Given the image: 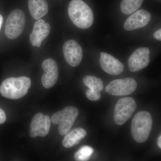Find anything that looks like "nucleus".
Masks as SVG:
<instances>
[{
    "label": "nucleus",
    "instance_id": "nucleus-24",
    "mask_svg": "<svg viewBox=\"0 0 161 161\" xmlns=\"http://www.w3.org/2000/svg\"><path fill=\"white\" fill-rule=\"evenodd\" d=\"M3 17L2 16V15L0 14V30H1V27H2V25H3Z\"/></svg>",
    "mask_w": 161,
    "mask_h": 161
},
{
    "label": "nucleus",
    "instance_id": "nucleus-20",
    "mask_svg": "<svg viewBox=\"0 0 161 161\" xmlns=\"http://www.w3.org/2000/svg\"><path fill=\"white\" fill-rule=\"evenodd\" d=\"M86 96L87 98L92 101L99 100L101 98L100 92L98 91H94V90H92L90 89L88 90L86 92Z\"/></svg>",
    "mask_w": 161,
    "mask_h": 161
},
{
    "label": "nucleus",
    "instance_id": "nucleus-7",
    "mask_svg": "<svg viewBox=\"0 0 161 161\" xmlns=\"http://www.w3.org/2000/svg\"><path fill=\"white\" fill-rule=\"evenodd\" d=\"M137 82L133 78H127L112 80L105 88V91L114 96H125L135 92Z\"/></svg>",
    "mask_w": 161,
    "mask_h": 161
},
{
    "label": "nucleus",
    "instance_id": "nucleus-10",
    "mask_svg": "<svg viewBox=\"0 0 161 161\" xmlns=\"http://www.w3.org/2000/svg\"><path fill=\"white\" fill-rule=\"evenodd\" d=\"M150 50L147 47H140L136 50L128 60L130 70L136 72L147 67L150 63Z\"/></svg>",
    "mask_w": 161,
    "mask_h": 161
},
{
    "label": "nucleus",
    "instance_id": "nucleus-15",
    "mask_svg": "<svg viewBox=\"0 0 161 161\" xmlns=\"http://www.w3.org/2000/svg\"><path fill=\"white\" fill-rule=\"evenodd\" d=\"M28 8L32 17L36 20L43 17L48 11L46 0H28Z\"/></svg>",
    "mask_w": 161,
    "mask_h": 161
},
{
    "label": "nucleus",
    "instance_id": "nucleus-3",
    "mask_svg": "<svg viewBox=\"0 0 161 161\" xmlns=\"http://www.w3.org/2000/svg\"><path fill=\"white\" fill-rule=\"evenodd\" d=\"M152 116L149 112L141 111L136 113L131 124V132L134 140L138 143L146 142L152 130Z\"/></svg>",
    "mask_w": 161,
    "mask_h": 161
},
{
    "label": "nucleus",
    "instance_id": "nucleus-14",
    "mask_svg": "<svg viewBox=\"0 0 161 161\" xmlns=\"http://www.w3.org/2000/svg\"><path fill=\"white\" fill-rule=\"evenodd\" d=\"M99 61L102 69L109 75H117L123 72L124 64L109 54L101 53Z\"/></svg>",
    "mask_w": 161,
    "mask_h": 161
},
{
    "label": "nucleus",
    "instance_id": "nucleus-9",
    "mask_svg": "<svg viewBox=\"0 0 161 161\" xmlns=\"http://www.w3.org/2000/svg\"><path fill=\"white\" fill-rule=\"evenodd\" d=\"M63 51L64 58L70 65L75 67L79 65L83 58V52L78 42L75 40H68L64 44Z\"/></svg>",
    "mask_w": 161,
    "mask_h": 161
},
{
    "label": "nucleus",
    "instance_id": "nucleus-2",
    "mask_svg": "<svg viewBox=\"0 0 161 161\" xmlns=\"http://www.w3.org/2000/svg\"><path fill=\"white\" fill-rule=\"evenodd\" d=\"M31 83V79L26 77L8 78L1 84L0 93L5 98L19 99L27 94Z\"/></svg>",
    "mask_w": 161,
    "mask_h": 161
},
{
    "label": "nucleus",
    "instance_id": "nucleus-8",
    "mask_svg": "<svg viewBox=\"0 0 161 161\" xmlns=\"http://www.w3.org/2000/svg\"><path fill=\"white\" fill-rule=\"evenodd\" d=\"M51 127V119L48 115L38 113L32 119L30 135L32 138L44 137L48 134Z\"/></svg>",
    "mask_w": 161,
    "mask_h": 161
},
{
    "label": "nucleus",
    "instance_id": "nucleus-22",
    "mask_svg": "<svg viewBox=\"0 0 161 161\" xmlns=\"http://www.w3.org/2000/svg\"><path fill=\"white\" fill-rule=\"evenodd\" d=\"M153 37L156 40L161 41V29L157 31L153 34Z\"/></svg>",
    "mask_w": 161,
    "mask_h": 161
},
{
    "label": "nucleus",
    "instance_id": "nucleus-16",
    "mask_svg": "<svg viewBox=\"0 0 161 161\" xmlns=\"http://www.w3.org/2000/svg\"><path fill=\"white\" fill-rule=\"evenodd\" d=\"M86 134V131L82 128L75 129L65 135L62 141L63 146L65 148H71L79 144Z\"/></svg>",
    "mask_w": 161,
    "mask_h": 161
},
{
    "label": "nucleus",
    "instance_id": "nucleus-21",
    "mask_svg": "<svg viewBox=\"0 0 161 161\" xmlns=\"http://www.w3.org/2000/svg\"><path fill=\"white\" fill-rule=\"evenodd\" d=\"M6 119L5 112L2 109L0 108V125L3 124L6 121Z\"/></svg>",
    "mask_w": 161,
    "mask_h": 161
},
{
    "label": "nucleus",
    "instance_id": "nucleus-12",
    "mask_svg": "<svg viewBox=\"0 0 161 161\" xmlns=\"http://www.w3.org/2000/svg\"><path fill=\"white\" fill-rule=\"evenodd\" d=\"M149 12L144 9L135 11L130 16L124 23V28L127 31L134 30L147 26L151 19Z\"/></svg>",
    "mask_w": 161,
    "mask_h": 161
},
{
    "label": "nucleus",
    "instance_id": "nucleus-1",
    "mask_svg": "<svg viewBox=\"0 0 161 161\" xmlns=\"http://www.w3.org/2000/svg\"><path fill=\"white\" fill-rule=\"evenodd\" d=\"M68 10L70 19L80 29H87L94 23V14L92 9L82 0H72Z\"/></svg>",
    "mask_w": 161,
    "mask_h": 161
},
{
    "label": "nucleus",
    "instance_id": "nucleus-4",
    "mask_svg": "<svg viewBox=\"0 0 161 161\" xmlns=\"http://www.w3.org/2000/svg\"><path fill=\"white\" fill-rule=\"evenodd\" d=\"M79 110L73 106H68L63 110L55 113L51 121L55 125H59L58 131L61 135H65L69 132L79 115Z\"/></svg>",
    "mask_w": 161,
    "mask_h": 161
},
{
    "label": "nucleus",
    "instance_id": "nucleus-6",
    "mask_svg": "<svg viewBox=\"0 0 161 161\" xmlns=\"http://www.w3.org/2000/svg\"><path fill=\"white\" fill-rule=\"evenodd\" d=\"M136 104L132 98L126 97L119 100L114 111V120L119 125H123L132 116L136 109Z\"/></svg>",
    "mask_w": 161,
    "mask_h": 161
},
{
    "label": "nucleus",
    "instance_id": "nucleus-18",
    "mask_svg": "<svg viewBox=\"0 0 161 161\" xmlns=\"http://www.w3.org/2000/svg\"><path fill=\"white\" fill-rule=\"evenodd\" d=\"M85 85L87 86L90 89L102 92L103 90V85L102 80L95 76H85L83 79Z\"/></svg>",
    "mask_w": 161,
    "mask_h": 161
},
{
    "label": "nucleus",
    "instance_id": "nucleus-11",
    "mask_svg": "<svg viewBox=\"0 0 161 161\" xmlns=\"http://www.w3.org/2000/svg\"><path fill=\"white\" fill-rule=\"evenodd\" d=\"M42 66L44 72L41 78L42 85L45 88H50L56 84L58 80V65L53 59L49 58L43 61Z\"/></svg>",
    "mask_w": 161,
    "mask_h": 161
},
{
    "label": "nucleus",
    "instance_id": "nucleus-19",
    "mask_svg": "<svg viewBox=\"0 0 161 161\" xmlns=\"http://www.w3.org/2000/svg\"><path fill=\"white\" fill-rule=\"evenodd\" d=\"M94 149L89 146H83L80 148L77 152L75 153V158L77 161H86L89 160Z\"/></svg>",
    "mask_w": 161,
    "mask_h": 161
},
{
    "label": "nucleus",
    "instance_id": "nucleus-23",
    "mask_svg": "<svg viewBox=\"0 0 161 161\" xmlns=\"http://www.w3.org/2000/svg\"><path fill=\"white\" fill-rule=\"evenodd\" d=\"M158 145V147L160 148H161V135L159 136L157 142Z\"/></svg>",
    "mask_w": 161,
    "mask_h": 161
},
{
    "label": "nucleus",
    "instance_id": "nucleus-17",
    "mask_svg": "<svg viewBox=\"0 0 161 161\" xmlns=\"http://www.w3.org/2000/svg\"><path fill=\"white\" fill-rule=\"evenodd\" d=\"M144 0H122L120 10L124 14L130 15L137 11L142 6Z\"/></svg>",
    "mask_w": 161,
    "mask_h": 161
},
{
    "label": "nucleus",
    "instance_id": "nucleus-13",
    "mask_svg": "<svg viewBox=\"0 0 161 161\" xmlns=\"http://www.w3.org/2000/svg\"><path fill=\"white\" fill-rule=\"evenodd\" d=\"M49 23L39 19L35 23L32 31L30 35V41L33 46L40 47L43 40L47 37L50 31Z\"/></svg>",
    "mask_w": 161,
    "mask_h": 161
},
{
    "label": "nucleus",
    "instance_id": "nucleus-5",
    "mask_svg": "<svg viewBox=\"0 0 161 161\" xmlns=\"http://www.w3.org/2000/svg\"><path fill=\"white\" fill-rule=\"evenodd\" d=\"M25 16L21 9H17L10 13L6 20L5 34L10 40L16 39L22 34L25 25Z\"/></svg>",
    "mask_w": 161,
    "mask_h": 161
}]
</instances>
